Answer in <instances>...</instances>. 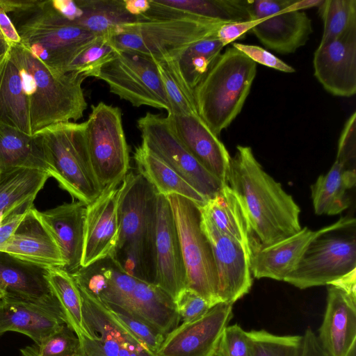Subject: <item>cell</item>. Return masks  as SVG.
<instances>
[{
  "label": "cell",
  "instance_id": "1",
  "mask_svg": "<svg viewBox=\"0 0 356 356\" xmlns=\"http://www.w3.org/2000/svg\"><path fill=\"white\" fill-rule=\"evenodd\" d=\"M227 184L242 200L253 238L259 243H275L302 229L300 207L281 184L264 170L250 147L236 146Z\"/></svg>",
  "mask_w": 356,
  "mask_h": 356
},
{
  "label": "cell",
  "instance_id": "2",
  "mask_svg": "<svg viewBox=\"0 0 356 356\" xmlns=\"http://www.w3.org/2000/svg\"><path fill=\"white\" fill-rule=\"evenodd\" d=\"M78 287L108 309L138 318L165 336L181 321L175 300L157 285L126 273L111 257L72 274Z\"/></svg>",
  "mask_w": 356,
  "mask_h": 356
},
{
  "label": "cell",
  "instance_id": "3",
  "mask_svg": "<svg viewBox=\"0 0 356 356\" xmlns=\"http://www.w3.org/2000/svg\"><path fill=\"white\" fill-rule=\"evenodd\" d=\"M157 195L141 173H127L120 184L118 240L110 255L128 274L153 284Z\"/></svg>",
  "mask_w": 356,
  "mask_h": 356
},
{
  "label": "cell",
  "instance_id": "4",
  "mask_svg": "<svg viewBox=\"0 0 356 356\" xmlns=\"http://www.w3.org/2000/svg\"><path fill=\"white\" fill-rule=\"evenodd\" d=\"M10 54L28 99L33 134L52 124L83 117L88 105L82 88L86 78L83 74L52 72L22 43L11 45Z\"/></svg>",
  "mask_w": 356,
  "mask_h": 356
},
{
  "label": "cell",
  "instance_id": "5",
  "mask_svg": "<svg viewBox=\"0 0 356 356\" xmlns=\"http://www.w3.org/2000/svg\"><path fill=\"white\" fill-rule=\"evenodd\" d=\"M256 74L257 64L232 46L193 90L198 115L218 137L241 113Z\"/></svg>",
  "mask_w": 356,
  "mask_h": 356
},
{
  "label": "cell",
  "instance_id": "6",
  "mask_svg": "<svg viewBox=\"0 0 356 356\" xmlns=\"http://www.w3.org/2000/svg\"><path fill=\"white\" fill-rule=\"evenodd\" d=\"M225 22L193 15L143 19L122 24L109 40L118 50L154 59L176 58L193 44L216 34Z\"/></svg>",
  "mask_w": 356,
  "mask_h": 356
},
{
  "label": "cell",
  "instance_id": "7",
  "mask_svg": "<svg viewBox=\"0 0 356 356\" xmlns=\"http://www.w3.org/2000/svg\"><path fill=\"white\" fill-rule=\"evenodd\" d=\"M35 134L42 138L49 176L78 201H94L102 190L88 154L86 122L57 123Z\"/></svg>",
  "mask_w": 356,
  "mask_h": 356
},
{
  "label": "cell",
  "instance_id": "8",
  "mask_svg": "<svg viewBox=\"0 0 356 356\" xmlns=\"http://www.w3.org/2000/svg\"><path fill=\"white\" fill-rule=\"evenodd\" d=\"M20 22L21 43L54 72L66 73L79 51L96 36L63 17L51 1H41Z\"/></svg>",
  "mask_w": 356,
  "mask_h": 356
},
{
  "label": "cell",
  "instance_id": "9",
  "mask_svg": "<svg viewBox=\"0 0 356 356\" xmlns=\"http://www.w3.org/2000/svg\"><path fill=\"white\" fill-rule=\"evenodd\" d=\"M177 227L186 273V288L213 307L219 303L218 276L210 243L201 228L200 207L178 195L166 196Z\"/></svg>",
  "mask_w": 356,
  "mask_h": 356
},
{
  "label": "cell",
  "instance_id": "10",
  "mask_svg": "<svg viewBox=\"0 0 356 356\" xmlns=\"http://www.w3.org/2000/svg\"><path fill=\"white\" fill-rule=\"evenodd\" d=\"M90 163L102 188L122 183L129 169V149L121 110L103 102L91 106L86 121Z\"/></svg>",
  "mask_w": 356,
  "mask_h": 356
},
{
  "label": "cell",
  "instance_id": "11",
  "mask_svg": "<svg viewBox=\"0 0 356 356\" xmlns=\"http://www.w3.org/2000/svg\"><path fill=\"white\" fill-rule=\"evenodd\" d=\"M97 79L106 82L111 92L134 106L169 111L156 64L151 57L117 49L114 56L102 67Z\"/></svg>",
  "mask_w": 356,
  "mask_h": 356
},
{
  "label": "cell",
  "instance_id": "12",
  "mask_svg": "<svg viewBox=\"0 0 356 356\" xmlns=\"http://www.w3.org/2000/svg\"><path fill=\"white\" fill-rule=\"evenodd\" d=\"M142 144L156 154L207 200L224 184L199 163L171 130L166 117L147 113L137 120Z\"/></svg>",
  "mask_w": 356,
  "mask_h": 356
},
{
  "label": "cell",
  "instance_id": "13",
  "mask_svg": "<svg viewBox=\"0 0 356 356\" xmlns=\"http://www.w3.org/2000/svg\"><path fill=\"white\" fill-rule=\"evenodd\" d=\"M327 234L310 243L284 282L300 289L329 285L356 269L355 238Z\"/></svg>",
  "mask_w": 356,
  "mask_h": 356
},
{
  "label": "cell",
  "instance_id": "14",
  "mask_svg": "<svg viewBox=\"0 0 356 356\" xmlns=\"http://www.w3.org/2000/svg\"><path fill=\"white\" fill-rule=\"evenodd\" d=\"M293 0L250 1L251 31L267 48L280 54H291L304 46L313 33L312 22L300 10H287Z\"/></svg>",
  "mask_w": 356,
  "mask_h": 356
},
{
  "label": "cell",
  "instance_id": "15",
  "mask_svg": "<svg viewBox=\"0 0 356 356\" xmlns=\"http://www.w3.org/2000/svg\"><path fill=\"white\" fill-rule=\"evenodd\" d=\"M79 291L86 332L79 339L83 356H157L139 341L106 306L84 291Z\"/></svg>",
  "mask_w": 356,
  "mask_h": 356
},
{
  "label": "cell",
  "instance_id": "16",
  "mask_svg": "<svg viewBox=\"0 0 356 356\" xmlns=\"http://www.w3.org/2000/svg\"><path fill=\"white\" fill-rule=\"evenodd\" d=\"M200 212L201 228L210 243L216 265L218 300L233 305L247 294L252 285L251 250L221 233L210 219Z\"/></svg>",
  "mask_w": 356,
  "mask_h": 356
},
{
  "label": "cell",
  "instance_id": "17",
  "mask_svg": "<svg viewBox=\"0 0 356 356\" xmlns=\"http://www.w3.org/2000/svg\"><path fill=\"white\" fill-rule=\"evenodd\" d=\"M355 220L342 217L318 230L305 227L297 233L269 245H261L254 238L250 241V270L257 279L284 281L297 266L310 243L316 238L355 225Z\"/></svg>",
  "mask_w": 356,
  "mask_h": 356
},
{
  "label": "cell",
  "instance_id": "18",
  "mask_svg": "<svg viewBox=\"0 0 356 356\" xmlns=\"http://www.w3.org/2000/svg\"><path fill=\"white\" fill-rule=\"evenodd\" d=\"M232 307L219 302L202 317L183 322L165 336L157 356H216L222 332L232 318Z\"/></svg>",
  "mask_w": 356,
  "mask_h": 356
},
{
  "label": "cell",
  "instance_id": "19",
  "mask_svg": "<svg viewBox=\"0 0 356 356\" xmlns=\"http://www.w3.org/2000/svg\"><path fill=\"white\" fill-rule=\"evenodd\" d=\"M314 76L330 94L350 97L356 93V29L321 42L316 49Z\"/></svg>",
  "mask_w": 356,
  "mask_h": 356
},
{
  "label": "cell",
  "instance_id": "20",
  "mask_svg": "<svg viewBox=\"0 0 356 356\" xmlns=\"http://www.w3.org/2000/svg\"><path fill=\"white\" fill-rule=\"evenodd\" d=\"M120 184L105 188L86 206L81 267L110 256L117 245Z\"/></svg>",
  "mask_w": 356,
  "mask_h": 356
},
{
  "label": "cell",
  "instance_id": "21",
  "mask_svg": "<svg viewBox=\"0 0 356 356\" xmlns=\"http://www.w3.org/2000/svg\"><path fill=\"white\" fill-rule=\"evenodd\" d=\"M154 284L174 300L186 288V273L181 244L170 204L157 195L156 277Z\"/></svg>",
  "mask_w": 356,
  "mask_h": 356
},
{
  "label": "cell",
  "instance_id": "22",
  "mask_svg": "<svg viewBox=\"0 0 356 356\" xmlns=\"http://www.w3.org/2000/svg\"><path fill=\"white\" fill-rule=\"evenodd\" d=\"M48 268L0 251V290L6 296L40 305L65 322L47 280Z\"/></svg>",
  "mask_w": 356,
  "mask_h": 356
},
{
  "label": "cell",
  "instance_id": "23",
  "mask_svg": "<svg viewBox=\"0 0 356 356\" xmlns=\"http://www.w3.org/2000/svg\"><path fill=\"white\" fill-rule=\"evenodd\" d=\"M170 127L181 145L204 168L227 184L231 156L198 114H168Z\"/></svg>",
  "mask_w": 356,
  "mask_h": 356
},
{
  "label": "cell",
  "instance_id": "24",
  "mask_svg": "<svg viewBox=\"0 0 356 356\" xmlns=\"http://www.w3.org/2000/svg\"><path fill=\"white\" fill-rule=\"evenodd\" d=\"M86 206L76 200L44 211L37 210L41 222L60 251L65 262L62 269L70 274L81 267Z\"/></svg>",
  "mask_w": 356,
  "mask_h": 356
},
{
  "label": "cell",
  "instance_id": "25",
  "mask_svg": "<svg viewBox=\"0 0 356 356\" xmlns=\"http://www.w3.org/2000/svg\"><path fill=\"white\" fill-rule=\"evenodd\" d=\"M318 339L330 356H348L356 348V296L328 285Z\"/></svg>",
  "mask_w": 356,
  "mask_h": 356
},
{
  "label": "cell",
  "instance_id": "26",
  "mask_svg": "<svg viewBox=\"0 0 356 356\" xmlns=\"http://www.w3.org/2000/svg\"><path fill=\"white\" fill-rule=\"evenodd\" d=\"M22 260L63 268L65 262L56 242L33 207L26 213L13 235L0 250Z\"/></svg>",
  "mask_w": 356,
  "mask_h": 356
},
{
  "label": "cell",
  "instance_id": "27",
  "mask_svg": "<svg viewBox=\"0 0 356 356\" xmlns=\"http://www.w3.org/2000/svg\"><path fill=\"white\" fill-rule=\"evenodd\" d=\"M65 324L60 317L35 302L6 295L0 298V336L17 332L40 345Z\"/></svg>",
  "mask_w": 356,
  "mask_h": 356
},
{
  "label": "cell",
  "instance_id": "28",
  "mask_svg": "<svg viewBox=\"0 0 356 356\" xmlns=\"http://www.w3.org/2000/svg\"><path fill=\"white\" fill-rule=\"evenodd\" d=\"M200 209L221 233L250 248L253 234L246 209L239 195L227 184Z\"/></svg>",
  "mask_w": 356,
  "mask_h": 356
},
{
  "label": "cell",
  "instance_id": "29",
  "mask_svg": "<svg viewBox=\"0 0 356 356\" xmlns=\"http://www.w3.org/2000/svg\"><path fill=\"white\" fill-rule=\"evenodd\" d=\"M355 183V167L335 159L330 170L320 175L311 186L315 213L333 216L348 209L350 204L348 193Z\"/></svg>",
  "mask_w": 356,
  "mask_h": 356
},
{
  "label": "cell",
  "instance_id": "30",
  "mask_svg": "<svg viewBox=\"0 0 356 356\" xmlns=\"http://www.w3.org/2000/svg\"><path fill=\"white\" fill-rule=\"evenodd\" d=\"M0 122L33 135L28 99L10 51L0 60Z\"/></svg>",
  "mask_w": 356,
  "mask_h": 356
},
{
  "label": "cell",
  "instance_id": "31",
  "mask_svg": "<svg viewBox=\"0 0 356 356\" xmlns=\"http://www.w3.org/2000/svg\"><path fill=\"white\" fill-rule=\"evenodd\" d=\"M162 17L193 15L223 22L254 21L249 0H151Z\"/></svg>",
  "mask_w": 356,
  "mask_h": 356
},
{
  "label": "cell",
  "instance_id": "32",
  "mask_svg": "<svg viewBox=\"0 0 356 356\" xmlns=\"http://www.w3.org/2000/svg\"><path fill=\"white\" fill-rule=\"evenodd\" d=\"M18 168L48 173L42 138L0 122V172Z\"/></svg>",
  "mask_w": 356,
  "mask_h": 356
},
{
  "label": "cell",
  "instance_id": "33",
  "mask_svg": "<svg viewBox=\"0 0 356 356\" xmlns=\"http://www.w3.org/2000/svg\"><path fill=\"white\" fill-rule=\"evenodd\" d=\"M134 158L138 170L163 196L178 195L202 207L207 200L193 188L171 167L142 143L136 147Z\"/></svg>",
  "mask_w": 356,
  "mask_h": 356
},
{
  "label": "cell",
  "instance_id": "34",
  "mask_svg": "<svg viewBox=\"0 0 356 356\" xmlns=\"http://www.w3.org/2000/svg\"><path fill=\"white\" fill-rule=\"evenodd\" d=\"M49 175L42 170L13 168L0 172V226L4 218L22 206L33 203Z\"/></svg>",
  "mask_w": 356,
  "mask_h": 356
},
{
  "label": "cell",
  "instance_id": "35",
  "mask_svg": "<svg viewBox=\"0 0 356 356\" xmlns=\"http://www.w3.org/2000/svg\"><path fill=\"white\" fill-rule=\"evenodd\" d=\"M83 11L75 22L96 37L110 39L122 24L136 20L124 8V0H76Z\"/></svg>",
  "mask_w": 356,
  "mask_h": 356
},
{
  "label": "cell",
  "instance_id": "36",
  "mask_svg": "<svg viewBox=\"0 0 356 356\" xmlns=\"http://www.w3.org/2000/svg\"><path fill=\"white\" fill-rule=\"evenodd\" d=\"M47 280L56 298L65 323L79 339L86 334L83 316V302L79 289L72 277L58 267H49Z\"/></svg>",
  "mask_w": 356,
  "mask_h": 356
},
{
  "label": "cell",
  "instance_id": "37",
  "mask_svg": "<svg viewBox=\"0 0 356 356\" xmlns=\"http://www.w3.org/2000/svg\"><path fill=\"white\" fill-rule=\"evenodd\" d=\"M223 47L215 34L193 44L176 58L179 70L192 90L208 73Z\"/></svg>",
  "mask_w": 356,
  "mask_h": 356
},
{
  "label": "cell",
  "instance_id": "38",
  "mask_svg": "<svg viewBox=\"0 0 356 356\" xmlns=\"http://www.w3.org/2000/svg\"><path fill=\"white\" fill-rule=\"evenodd\" d=\"M168 102V114H198L193 90L184 79L176 58L154 59Z\"/></svg>",
  "mask_w": 356,
  "mask_h": 356
},
{
  "label": "cell",
  "instance_id": "39",
  "mask_svg": "<svg viewBox=\"0 0 356 356\" xmlns=\"http://www.w3.org/2000/svg\"><path fill=\"white\" fill-rule=\"evenodd\" d=\"M247 336L248 356H302L303 335L279 336L261 330Z\"/></svg>",
  "mask_w": 356,
  "mask_h": 356
},
{
  "label": "cell",
  "instance_id": "40",
  "mask_svg": "<svg viewBox=\"0 0 356 356\" xmlns=\"http://www.w3.org/2000/svg\"><path fill=\"white\" fill-rule=\"evenodd\" d=\"M318 13L323 21L321 42L339 38L356 29L355 0H323Z\"/></svg>",
  "mask_w": 356,
  "mask_h": 356
},
{
  "label": "cell",
  "instance_id": "41",
  "mask_svg": "<svg viewBox=\"0 0 356 356\" xmlns=\"http://www.w3.org/2000/svg\"><path fill=\"white\" fill-rule=\"evenodd\" d=\"M117 49L109 39L96 37L76 54L67 68V72H75L86 78H97L102 67L112 58Z\"/></svg>",
  "mask_w": 356,
  "mask_h": 356
},
{
  "label": "cell",
  "instance_id": "42",
  "mask_svg": "<svg viewBox=\"0 0 356 356\" xmlns=\"http://www.w3.org/2000/svg\"><path fill=\"white\" fill-rule=\"evenodd\" d=\"M35 346L40 356H83L80 340L67 324Z\"/></svg>",
  "mask_w": 356,
  "mask_h": 356
},
{
  "label": "cell",
  "instance_id": "43",
  "mask_svg": "<svg viewBox=\"0 0 356 356\" xmlns=\"http://www.w3.org/2000/svg\"><path fill=\"white\" fill-rule=\"evenodd\" d=\"M108 309L139 341L156 354L165 338L162 332L127 312L118 309Z\"/></svg>",
  "mask_w": 356,
  "mask_h": 356
},
{
  "label": "cell",
  "instance_id": "44",
  "mask_svg": "<svg viewBox=\"0 0 356 356\" xmlns=\"http://www.w3.org/2000/svg\"><path fill=\"white\" fill-rule=\"evenodd\" d=\"M216 356H248L247 332L237 323L227 325L221 336Z\"/></svg>",
  "mask_w": 356,
  "mask_h": 356
},
{
  "label": "cell",
  "instance_id": "45",
  "mask_svg": "<svg viewBox=\"0 0 356 356\" xmlns=\"http://www.w3.org/2000/svg\"><path fill=\"white\" fill-rule=\"evenodd\" d=\"M178 314L183 322L204 316L211 307L209 303L195 291L185 288L175 300Z\"/></svg>",
  "mask_w": 356,
  "mask_h": 356
},
{
  "label": "cell",
  "instance_id": "46",
  "mask_svg": "<svg viewBox=\"0 0 356 356\" xmlns=\"http://www.w3.org/2000/svg\"><path fill=\"white\" fill-rule=\"evenodd\" d=\"M232 47L241 51L256 64L259 63L285 73L295 72V69L292 66L259 46L233 42Z\"/></svg>",
  "mask_w": 356,
  "mask_h": 356
},
{
  "label": "cell",
  "instance_id": "47",
  "mask_svg": "<svg viewBox=\"0 0 356 356\" xmlns=\"http://www.w3.org/2000/svg\"><path fill=\"white\" fill-rule=\"evenodd\" d=\"M356 156V112H353L344 124L337 147L336 160L350 166Z\"/></svg>",
  "mask_w": 356,
  "mask_h": 356
},
{
  "label": "cell",
  "instance_id": "48",
  "mask_svg": "<svg viewBox=\"0 0 356 356\" xmlns=\"http://www.w3.org/2000/svg\"><path fill=\"white\" fill-rule=\"evenodd\" d=\"M256 21L225 22L217 30L216 36L225 47L251 31Z\"/></svg>",
  "mask_w": 356,
  "mask_h": 356
},
{
  "label": "cell",
  "instance_id": "49",
  "mask_svg": "<svg viewBox=\"0 0 356 356\" xmlns=\"http://www.w3.org/2000/svg\"><path fill=\"white\" fill-rule=\"evenodd\" d=\"M33 207V203L26 204L8 215L0 226V250L6 245L26 213Z\"/></svg>",
  "mask_w": 356,
  "mask_h": 356
},
{
  "label": "cell",
  "instance_id": "50",
  "mask_svg": "<svg viewBox=\"0 0 356 356\" xmlns=\"http://www.w3.org/2000/svg\"><path fill=\"white\" fill-rule=\"evenodd\" d=\"M38 0H0V8L6 13L26 14L33 11L40 5Z\"/></svg>",
  "mask_w": 356,
  "mask_h": 356
},
{
  "label": "cell",
  "instance_id": "51",
  "mask_svg": "<svg viewBox=\"0 0 356 356\" xmlns=\"http://www.w3.org/2000/svg\"><path fill=\"white\" fill-rule=\"evenodd\" d=\"M54 8L67 20L75 22L83 14V11L76 1L53 0L51 1Z\"/></svg>",
  "mask_w": 356,
  "mask_h": 356
},
{
  "label": "cell",
  "instance_id": "52",
  "mask_svg": "<svg viewBox=\"0 0 356 356\" xmlns=\"http://www.w3.org/2000/svg\"><path fill=\"white\" fill-rule=\"evenodd\" d=\"M302 356H330L321 346L317 335L308 327L303 335Z\"/></svg>",
  "mask_w": 356,
  "mask_h": 356
},
{
  "label": "cell",
  "instance_id": "53",
  "mask_svg": "<svg viewBox=\"0 0 356 356\" xmlns=\"http://www.w3.org/2000/svg\"><path fill=\"white\" fill-rule=\"evenodd\" d=\"M0 31L8 43L11 45L21 43V38L18 31L8 16L0 8Z\"/></svg>",
  "mask_w": 356,
  "mask_h": 356
},
{
  "label": "cell",
  "instance_id": "54",
  "mask_svg": "<svg viewBox=\"0 0 356 356\" xmlns=\"http://www.w3.org/2000/svg\"><path fill=\"white\" fill-rule=\"evenodd\" d=\"M329 285L337 286L345 292L356 296V269L342 276Z\"/></svg>",
  "mask_w": 356,
  "mask_h": 356
},
{
  "label": "cell",
  "instance_id": "55",
  "mask_svg": "<svg viewBox=\"0 0 356 356\" xmlns=\"http://www.w3.org/2000/svg\"><path fill=\"white\" fill-rule=\"evenodd\" d=\"M125 10L132 16L145 14L150 8L149 0H124Z\"/></svg>",
  "mask_w": 356,
  "mask_h": 356
},
{
  "label": "cell",
  "instance_id": "56",
  "mask_svg": "<svg viewBox=\"0 0 356 356\" xmlns=\"http://www.w3.org/2000/svg\"><path fill=\"white\" fill-rule=\"evenodd\" d=\"M323 0H293L291 4L286 8L287 10H300L319 7Z\"/></svg>",
  "mask_w": 356,
  "mask_h": 356
},
{
  "label": "cell",
  "instance_id": "57",
  "mask_svg": "<svg viewBox=\"0 0 356 356\" xmlns=\"http://www.w3.org/2000/svg\"><path fill=\"white\" fill-rule=\"evenodd\" d=\"M10 48V45L0 31V60L8 53Z\"/></svg>",
  "mask_w": 356,
  "mask_h": 356
},
{
  "label": "cell",
  "instance_id": "58",
  "mask_svg": "<svg viewBox=\"0 0 356 356\" xmlns=\"http://www.w3.org/2000/svg\"><path fill=\"white\" fill-rule=\"evenodd\" d=\"M20 353L21 356H40L35 344L22 348Z\"/></svg>",
  "mask_w": 356,
  "mask_h": 356
},
{
  "label": "cell",
  "instance_id": "59",
  "mask_svg": "<svg viewBox=\"0 0 356 356\" xmlns=\"http://www.w3.org/2000/svg\"><path fill=\"white\" fill-rule=\"evenodd\" d=\"M4 296V293L0 290V298H2Z\"/></svg>",
  "mask_w": 356,
  "mask_h": 356
}]
</instances>
